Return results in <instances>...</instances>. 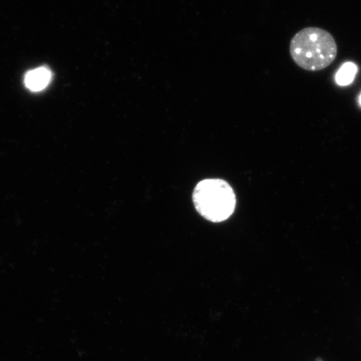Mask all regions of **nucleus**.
Wrapping results in <instances>:
<instances>
[{
    "label": "nucleus",
    "instance_id": "4",
    "mask_svg": "<svg viewBox=\"0 0 361 361\" xmlns=\"http://www.w3.org/2000/svg\"><path fill=\"white\" fill-rule=\"evenodd\" d=\"M356 73H357V66L354 63L347 62L337 72L336 83L341 87H345L353 82Z\"/></svg>",
    "mask_w": 361,
    "mask_h": 361
},
{
    "label": "nucleus",
    "instance_id": "5",
    "mask_svg": "<svg viewBox=\"0 0 361 361\" xmlns=\"http://www.w3.org/2000/svg\"><path fill=\"white\" fill-rule=\"evenodd\" d=\"M360 104L361 105V94H360Z\"/></svg>",
    "mask_w": 361,
    "mask_h": 361
},
{
    "label": "nucleus",
    "instance_id": "1",
    "mask_svg": "<svg viewBox=\"0 0 361 361\" xmlns=\"http://www.w3.org/2000/svg\"><path fill=\"white\" fill-rule=\"evenodd\" d=\"M337 52V44L331 34L316 27L300 30L290 42L293 61L308 71L326 69L336 60Z\"/></svg>",
    "mask_w": 361,
    "mask_h": 361
},
{
    "label": "nucleus",
    "instance_id": "2",
    "mask_svg": "<svg viewBox=\"0 0 361 361\" xmlns=\"http://www.w3.org/2000/svg\"><path fill=\"white\" fill-rule=\"evenodd\" d=\"M192 200L198 214L214 223L227 220L235 210V193L222 179L201 180L194 189Z\"/></svg>",
    "mask_w": 361,
    "mask_h": 361
},
{
    "label": "nucleus",
    "instance_id": "3",
    "mask_svg": "<svg viewBox=\"0 0 361 361\" xmlns=\"http://www.w3.org/2000/svg\"><path fill=\"white\" fill-rule=\"evenodd\" d=\"M51 78V71L48 68L40 67L26 74L25 83L26 87L32 92H40L47 87Z\"/></svg>",
    "mask_w": 361,
    "mask_h": 361
}]
</instances>
